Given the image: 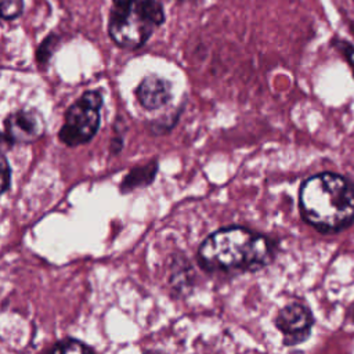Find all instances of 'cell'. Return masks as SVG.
<instances>
[{
	"mask_svg": "<svg viewBox=\"0 0 354 354\" xmlns=\"http://www.w3.org/2000/svg\"><path fill=\"white\" fill-rule=\"evenodd\" d=\"M44 131V122L36 111H18L6 120V136L11 142H32Z\"/></svg>",
	"mask_w": 354,
	"mask_h": 354,
	"instance_id": "obj_6",
	"label": "cell"
},
{
	"mask_svg": "<svg viewBox=\"0 0 354 354\" xmlns=\"http://www.w3.org/2000/svg\"><path fill=\"white\" fill-rule=\"evenodd\" d=\"M102 95L98 91H86L65 113L59 138L66 145L75 147L93 138L100 126Z\"/></svg>",
	"mask_w": 354,
	"mask_h": 354,
	"instance_id": "obj_4",
	"label": "cell"
},
{
	"mask_svg": "<svg viewBox=\"0 0 354 354\" xmlns=\"http://www.w3.org/2000/svg\"><path fill=\"white\" fill-rule=\"evenodd\" d=\"M332 44L336 47V50H339L343 54V57L346 58V61L350 65L353 75H354V46L351 43H348L343 39H337V37L333 39Z\"/></svg>",
	"mask_w": 354,
	"mask_h": 354,
	"instance_id": "obj_12",
	"label": "cell"
},
{
	"mask_svg": "<svg viewBox=\"0 0 354 354\" xmlns=\"http://www.w3.org/2000/svg\"><path fill=\"white\" fill-rule=\"evenodd\" d=\"M10 181H11V171H10L8 162H7L6 158L0 153V195H1L4 191L8 189Z\"/></svg>",
	"mask_w": 354,
	"mask_h": 354,
	"instance_id": "obj_13",
	"label": "cell"
},
{
	"mask_svg": "<svg viewBox=\"0 0 354 354\" xmlns=\"http://www.w3.org/2000/svg\"><path fill=\"white\" fill-rule=\"evenodd\" d=\"M144 354H166V353L159 351V350H145Z\"/></svg>",
	"mask_w": 354,
	"mask_h": 354,
	"instance_id": "obj_15",
	"label": "cell"
},
{
	"mask_svg": "<svg viewBox=\"0 0 354 354\" xmlns=\"http://www.w3.org/2000/svg\"><path fill=\"white\" fill-rule=\"evenodd\" d=\"M274 322L283 335V343L286 346H295L310 336L314 317L310 308L303 303L290 301L278 311Z\"/></svg>",
	"mask_w": 354,
	"mask_h": 354,
	"instance_id": "obj_5",
	"label": "cell"
},
{
	"mask_svg": "<svg viewBox=\"0 0 354 354\" xmlns=\"http://www.w3.org/2000/svg\"><path fill=\"white\" fill-rule=\"evenodd\" d=\"M138 102L148 111L159 109L166 105L171 97L170 83L156 75H149L141 80L136 90Z\"/></svg>",
	"mask_w": 354,
	"mask_h": 354,
	"instance_id": "obj_7",
	"label": "cell"
},
{
	"mask_svg": "<svg viewBox=\"0 0 354 354\" xmlns=\"http://www.w3.org/2000/svg\"><path fill=\"white\" fill-rule=\"evenodd\" d=\"M156 169H158V165L156 162H151V163H147L145 166H140V167H136L133 169L123 180L122 185H120V189L123 192H129L137 187H142V185H148L151 184V181L153 180L155 174H156Z\"/></svg>",
	"mask_w": 354,
	"mask_h": 354,
	"instance_id": "obj_9",
	"label": "cell"
},
{
	"mask_svg": "<svg viewBox=\"0 0 354 354\" xmlns=\"http://www.w3.org/2000/svg\"><path fill=\"white\" fill-rule=\"evenodd\" d=\"M24 10V0H0V18L14 19Z\"/></svg>",
	"mask_w": 354,
	"mask_h": 354,
	"instance_id": "obj_11",
	"label": "cell"
},
{
	"mask_svg": "<svg viewBox=\"0 0 354 354\" xmlns=\"http://www.w3.org/2000/svg\"><path fill=\"white\" fill-rule=\"evenodd\" d=\"M50 354H94V351L80 340L64 339L53 347Z\"/></svg>",
	"mask_w": 354,
	"mask_h": 354,
	"instance_id": "obj_10",
	"label": "cell"
},
{
	"mask_svg": "<svg viewBox=\"0 0 354 354\" xmlns=\"http://www.w3.org/2000/svg\"><path fill=\"white\" fill-rule=\"evenodd\" d=\"M195 272L191 263L184 256H173L169 264L167 282L177 295H185L194 286Z\"/></svg>",
	"mask_w": 354,
	"mask_h": 354,
	"instance_id": "obj_8",
	"label": "cell"
},
{
	"mask_svg": "<svg viewBox=\"0 0 354 354\" xmlns=\"http://www.w3.org/2000/svg\"><path fill=\"white\" fill-rule=\"evenodd\" d=\"M344 318H346V321H347V322H350V324H353V325H354V301H353V303H350V306L347 307Z\"/></svg>",
	"mask_w": 354,
	"mask_h": 354,
	"instance_id": "obj_14",
	"label": "cell"
},
{
	"mask_svg": "<svg viewBox=\"0 0 354 354\" xmlns=\"http://www.w3.org/2000/svg\"><path fill=\"white\" fill-rule=\"evenodd\" d=\"M300 213L319 232H337L354 223V183L336 173H319L303 181Z\"/></svg>",
	"mask_w": 354,
	"mask_h": 354,
	"instance_id": "obj_2",
	"label": "cell"
},
{
	"mask_svg": "<svg viewBox=\"0 0 354 354\" xmlns=\"http://www.w3.org/2000/svg\"><path fill=\"white\" fill-rule=\"evenodd\" d=\"M108 32L122 48L141 47L165 21L159 0H112Z\"/></svg>",
	"mask_w": 354,
	"mask_h": 354,
	"instance_id": "obj_3",
	"label": "cell"
},
{
	"mask_svg": "<svg viewBox=\"0 0 354 354\" xmlns=\"http://www.w3.org/2000/svg\"><path fill=\"white\" fill-rule=\"evenodd\" d=\"M196 259L207 272H254L272 261L274 243L249 228L224 227L205 238Z\"/></svg>",
	"mask_w": 354,
	"mask_h": 354,
	"instance_id": "obj_1",
	"label": "cell"
}]
</instances>
